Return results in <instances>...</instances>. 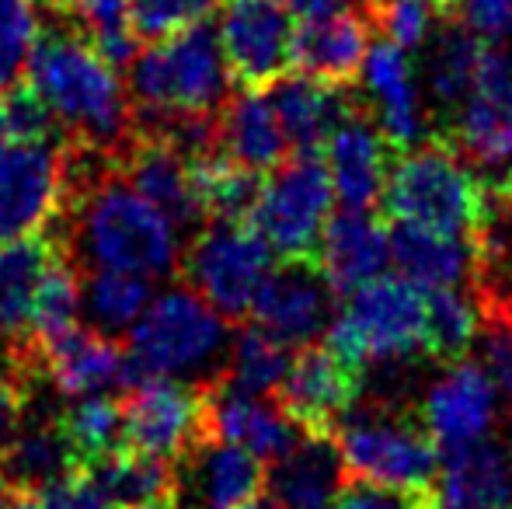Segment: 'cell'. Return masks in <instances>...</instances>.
<instances>
[{"label": "cell", "mask_w": 512, "mask_h": 509, "mask_svg": "<svg viewBox=\"0 0 512 509\" xmlns=\"http://www.w3.org/2000/svg\"><path fill=\"white\" fill-rule=\"evenodd\" d=\"M272 262L276 255H272L269 241L251 224L213 220L192 238L178 269L220 318L244 321L255 311V300L269 279Z\"/></svg>", "instance_id": "9"}, {"label": "cell", "mask_w": 512, "mask_h": 509, "mask_svg": "<svg viewBox=\"0 0 512 509\" xmlns=\"http://www.w3.org/2000/svg\"><path fill=\"white\" fill-rule=\"evenodd\" d=\"M77 464L81 461H77L70 440L63 436L60 422H42V426L21 429L18 440L11 443V450L0 461V471L14 489L35 492L39 485L67 475Z\"/></svg>", "instance_id": "37"}, {"label": "cell", "mask_w": 512, "mask_h": 509, "mask_svg": "<svg viewBox=\"0 0 512 509\" xmlns=\"http://www.w3.org/2000/svg\"><path fill=\"white\" fill-rule=\"evenodd\" d=\"M265 489L255 454L223 440H206L175 464V503L192 509H241Z\"/></svg>", "instance_id": "19"}, {"label": "cell", "mask_w": 512, "mask_h": 509, "mask_svg": "<svg viewBox=\"0 0 512 509\" xmlns=\"http://www.w3.org/2000/svg\"><path fill=\"white\" fill-rule=\"evenodd\" d=\"M230 70L213 25L192 21L150 42L129 63L136 133H157L175 116H206L227 102Z\"/></svg>", "instance_id": "3"}, {"label": "cell", "mask_w": 512, "mask_h": 509, "mask_svg": "<svg viewBox=\"0 0 512 509\" xmlns=\"http://www.w3.org/2000/svg\"><path fill=\"white\" fill-rule=\"evenodd\" d=\"M154 300L147 276L119 269H88L81 276V314L102 335L129 332Z\"/></svg>", "instance_id": "34"}, {"label": "cell", "mask_w": 512, "mask_h": 509, "mask_svg": "<svg viewBox=\"0 0 512 509\" xmlns=\"http://www.w3.org/2000/svg\"><path fill=\"white\" fill-rule=\"evenodd\" d=\"M485 49L488 42L460 18H443L429 56V88L446 112H460V105L467 102L474 81H478Z\"/></svg>", "instance_id": "33"}, {"label": "cell", "mask_w": 512, "mask_h": 509, "mask_svg": "<svg viewBox=\"0 0 512 509\" xmlns=\"http://www.w3.org/2000/svg\"><path fill=\"white\" fill-rule=\"evenodd\" d=\"M39 356V370L60 387L67 398L84 394H108V391H133L143 384V374L129 349H119L112 335H102L95 328L77 325L74 332L56 335V339L32 346Z\"/></svg>", "instance_id": "15"}, {"label": "cell", "mask_w": 512, "mask_h": 509, "mask_svg": "<svg viewBox=\"0 0 512 509\" xmlns=\"http://www.w3.org/2000/svg\"><path fill=\"white\" fill-rule=\"evenodd\" d=\"M91 475V482L102 489V496L112 506H147L157 499H175V464L161 457L140 454V450L115 447L95 461L81 464Z\"/></svg>", "instance_id": "32"}, {"label": "cell", "mask_w": 512, "mask_h": 509, "mask_svg": "<svg viewBox=\"0 0 512 509\" xmlns=\"http://www.w3.org/2000/svg\"><path fill=\"white\" fill-rule=\"evenodd\" d=\"M63 203L74 213V252L88 269H119L136 276H171L182 265L178 227L119 171L77 182L67 175ZM74 262V265H77Z\"/></svg>", "instance_id": "1"}, {"label": "cell", "mask_w": 512, "mask_h": 509, "mask_svg": "<svg viewBox=\"0 0 512 509\" xmlns=\"http://www.w3.org/2000/svg\"><path fill=\"white\" fill-rule=\"evenodd\" d=\"M269 102L276 109L283 133L293 150H314L321 154L338 126L359 109V98L349 91V84H328L310 74L290 70L279 77L269 91Z\"/></svg>", "instance_id": "24"}, {"label": "cell", "mask_w": 512, "mask_h": 509, "mask_svg": "<svg viewBox=\"0 0 512 509\" xmlns=\"http://www.w3.org/2000/svg\"><path fill=\"white\" fill-rule=\"evenodd\" d=\"M495 398L499 391L478 363H453L450 374L432 384L422 422L439 447V457H450L485 440L495 422Z\"/></svg>", "instance_id": "18"}, {"label": "cell", "mask_w": 512, "mask_h": 509, "mask_svg": "<svg viewBox=\"0 0 512 509\" xmlns=\"http://www.w3.org/2000/svg\"><path fill=\"white\" fill-rule=\"evenodd\" d=\"M432 7L439 11V18H457L460 0H432Z\"/></svg>", "instance_id": "51"}, {"label": "cell", "mask_w": 512, "mask_h": 509, "mask_svg": "<svg viewBox=\"0 0 512 509\" xmlns=\"http://www.w3.org/2000/svg\"><path fill=\"white\" fill-rule=\"evenodd\" d=\"M206 440V384L147 377L122 398V447L178 464Z\"/></svg>", "instance_id": "10"}, {"label": "cell", "mask_w": 512, "mask_h": 509, "mask_svg": "<svg viewBox=\"0 0 512 509\" xmlns=\"http://www.w3.org/2000/svg\"><path fill=\"white\" fill-rule=\"evenodd\" d=\"M241 509H286L283 503H276V499H262V496H255L251 503H244Z\"/></svg>", "instance_id": "52"}, {"label": "cell", "mask_w": 512, "mask_h": 509, "mask_svg": "<svg viewBox=\"0 0 512 509\" xmlns=\"http://www.w3.org/2000/svg\"><path fill=\"white\" fill-rule=\"evenodd\" d=\"M115 164L129 178V185L178 227V234L192 231V227H199L206 220L189 175V161L164 136H147L133 129V140L115 157Z\"/></svg>", "instance_id": "20"}, {"label": "cell", "mask_w": 512, "mask_h": 509, "mask_svg": "<svg viewBox=\"0 0 512 509\" xmlns=\"http://www.w3.org/2000/svg\"><path fill=\"white\" fill-rule=\"evenodd\" d=\"M63 255H67L63 241H53L46 234H28L0 245V332L11 342L28 339L35 293Z\"/></svg>", "instance_id": "28"}, {"label": "cell", "mask_w": 512, "mask_h": 509, "mask_svg": "<svg viewBox=\"0 0 512 509\" xmlns=\"http://www.w3.org/2000/svg\"><path fill=\"white\" fill-rule=\"evenodd\" d=\"M67 189V154L53 143H7L0 150V245L42 234Z\"/></svg>", "instance_id": "12"}, {"label": "cell", "mask_w": 512, "mask_h": 509, "mask_svg": "<svg viewBox=\"0 0 512 509\" xmlns=\"http://www.w3.org/2000/svg\"><path fill=\"white\" fill-rule=\"evenodd\" d=\"M370 32V18L349 7L300 18L293 35V70L328 84H352L370 56Z\"/></svg>", "instance_id": "23"}, {"label": "cell", "mask_w": 512, "mask_h": 509, "mask_svg": "<svg viewBox=\"0 0 512 509\" xmlns=\"http://www.w3.org/2000/svg\"><path fill=\"white\" fill-rule=\"evenodd\" d=\"M129 509H182L175 499H157V503H147V506H129Z\"/></svg>", "instance_id": "53"}, {"label": "cell", "mask_w": 512, "mask_h": 509, "mask_svg": "<svg viewBox=\"0 0 512 509\" xmlns=\"http://www.w3.org/2000/svg\"><path fill=\"white\" fill-rule=\"evenodd\" d=\"M363 14L370 18L373 32L380 39L394 42L401 49L422 46L432 32V18H439L432 0H366Z\"/></svg>", "instance_id": "42"}, {"label": "cell", "mask_w": 512, "mask_h": 509, "mask_svg": "<svg viewBox=\"0 0 512 509\" xmlns=\"http://www.w3.org/2000/svg\"><path fill=\"white\" fill-rule=\"evenodd\" d=\"M317 269L331 283L338 297H349L359 286L384 276L391 262V238L387 224L370 210H342L328 217L317 245Z\"/></svg>", "instance_id": "22"}, {"label": "cell", "mask_w": 512, "mask_h": 509, "mask_svg": "<svg viewBox=\"0 0 512 509\" xmlns=\"http://www.w3.org/2000/svg\"><path fill=\"white\" fill-rule=\"evenodd\" d=\"M7 509H39V503H35V496L32 492H14L11 496V503H7Z\"/></svg>", "instance_id": "50"}, {"label": "cell", "mask_w": 512, "mask_h": 509, "mask_svg": "<svg viewBox=\"0 0 512 509\" xmlns=\"http://www.w3.org/2000/svg\"><path fill=\"white\" fill-rule=\"evenodd\" d=\"M345 471L363 482H377L401 492H429L436 485L439 447L415 415H398L391 408H366L345 415L335 433Z\"/></svg>", "instance_id": "6"}, {"label": "cell", "mask_w": 512, "mask_h": 509, "mask_svg": "<svg viewBox=\"0 0 512 509\" xmlns=\"http://www.w3.org/2000/svg\"><path fill=\"white\" fill-rule=\"evenodd\" d=\"M345 478L349 471L335 436L307 433L290 454L272 461L265 485L286 509H328L342 492Z\"/></svg>", "instance_id": "27"}, {"label": "cell", "mask_w": 512, "mask_h": 509, "mask_svg": "<svg viewBox=\"0 0 512 509\" xmlns=\"http://www.w3.org/2000/svg\"><path fill=\"white\" fill-rule=\"evenodd\" d=\"M380 210L387 220H408L429 231L478 241L485 220V182L467 168L450 136H432L422 147L394 157Z\"/></svg>", "instance_id": "4"}, {"label": "cell", "mask_w": 512, "mask_h": 509, "mask_svg": "<svg viewBox=\"0 0 512 509\" xmlns=\"http://www.w3.org/2000/svg\"><path fill=\"white\" fill-rule=\"evenodd\" d=\"M35 0H0V88H11L28 70L39 42Z\"/></svg>", "instance_id": "41"}, {"label": "cell", "mask_w": 512, "mask_h": 509, "mask_svg": "<svg viewBox=\"0 0 512 509\" xmlns=\"http://www.w3.org/2000/svg\"><path fill=\"white\" fill-rule=\"evenodd\" d=\"M335 189L328 164L314 150H293L265 178L251 227L269 241L279 262H314L324 224L331 217Z\"/></svg>", "instance_id": "8"}, {"label": "cell", "mask_w": 512, "mask_h": 509, "mask_svg": "<svg viewBox=\"0 0 512 509\" xmlns=\"http://www.w3.org/2000/svg\"><path fill=\"white\" fill-rule=\"evenodd\" d=\"M227 318L213 311L196 290H168L129 328V356L147 377L203 374L227 346Z\"/></svg>", "instance_id": "7"}, {"label": "cell", "mask_w": 512, "mask_h": 509, "mask_svg": "<svg viewBox=\"0 0 512 509\" xmlns=\"http://www.w3.org/2000/svg\"><path fill=\"white\" fill-rule=\"evenodd\" d=\"M335 297L331 283L317 262H283L269 272L262 293L255 300V325L286 342L290 349L314 346L317 335L328 332L335 321Z\"/></svg>", "instance_id": "14"}, {"label": "cell", "mask_w": 512, "mask_h": 509, "mask_svg": "<svg viewBox=\"0 0 512 509\" xmlns=\"http://www.w3.org/2000/svg\"><path fill=\"white\" fill-rule=\"evenodd\" d=\"M391 238V265L401 279L436 290V286H460L478 276V248L467 238L439 234L408 220H387Z\"/></svg>", "instance_id": "26"}, {"label": "cell", "mask_w": 512, "mask_h": 509, "mask_svg": "<svg viewBox=\"0 0 512 509\" xmlns=\"http://www.w3.org/2000/svg\"><path fill=\"white\" fill-rule=\"evenodd\" d=\"M77 325H81V269L74 265V258L63 255L35 293L32 332L25 342L42 346L56 335L74 332Z\"/></svg>", "instance_id": "38"}, {"label": "cell", "mask_w": 512, "mask_h": 509, "mask_svg": "<svg viewBox=\"0 0 512 509\" xmlns=\"http://www.w3.org/2000/svg\"><path fill=\"white\" fill-rule=\"evenodd\" d=\"M189 161V175L196 185L199 206L209 220L220 224H251L258 199L265 189L262 171H251L244 164L230 161L223 150H206V154L185 157Z\"/></svg>", "instance_id": "31"}, {"label": "cell", "mask_w": 512, "mask_h": 509, "mask_svg": "<svg viewBox=\"0 0 512 509\" xmlns=\"http://www.w3.org/2000/svg\"><path fill=\"white\" fill-rule=\"evenodd\" d=\"M450 140L464 157L488 168L512 164V53L506 49H485L478 81L460 105Z\"/></svg>", "instance_id": "16"}, {"label": "cell", "mask_w": 512, "mask_h": 509, "mask_svg": "<svg viewBox=\"0 0 512 509\" xmlns=\"http://www.w3.org/2000/svg\"><path fill=\"white\" fill-rule=\"evenodd\" d=\"M425 342V290L401 276H380L349 293V304L324 332V346L366 370L370 363L408 360Z\"/></svg>", "instance_id": "5"}, {"label": "cell", "mask_w": 512, "mask_h": 509, "mask_svg": "<svg viewBox=\"0 0 512 509\" xmlns=\"http://www.w3.org/2000/svg\"><path fill=\"white\" fill-rule=\"evenodd\" d=\"M32 496L39 509H112V503L102 496V489L91 482V475L81 464L70 468L67 475L53 478V482L39 485Z\"/></svg>", "instance_id": "45"}, {"label": "cell", "mask_w": 512, "mask_h": 509, "mask_svg": "<svg viewBox=\"0 0 512 509\" xmlns=\"http://www.w3.org/2000/svg\"><path fill=\"white\" fill-rule=\"evenodd\" d=\"M0 123L11 143H53L49 136L56 133V112L42 98V91L32 81L11 84L7 98L0 102Z\"/></svg>", "instance_id": "43"}, {"label": "cell", "mask_w": 512, "mask_h": 509, "mask_svg": "<svg viewBox=\"0 0 512 509\" xmlns=\"http://www.w3.org/2000/svg\"><path fill=\"white\" fill-rule=\"evenodd\" d=\"M439 489L422 492L418 509H512V457L506 447L481 440L443 457Z\"/></svg>", "instance_id": "25"}, {"label": "cell", "mask_w": 512, "mask_h": 509, "mask_svg": "<svg viewBox=\"0 0 512 509\" xmlns=\"http://www.w3.org/2000/svg\"><path fill=\"white\" fill-rule=\"evenodd\" d=\"M56 422L81 464L122 447V401H112L105 394H84L74 405L63 408Z\"/></svg>", "instance_id": "39"}, {"label": "cell", "mask_w": 512, "mask_h": 509, "mask_svg": "<svg viewBox=\"0 0 512 509\" xmlns=\"http://www.w3.org/2000/svg\"><path fill=\"white\" fill-rule=\"evenodd\" d=\"M324 164H328L331 189L345 210H373L384 199V185L398 150L384 136V129L359 105L342 126L324 143Z\"/></svg>", "instance_id": "17"}, {"label": "cell", "mask_w": 512, "mask_h": 509, "mask_svg": "<svg viewBox=\"0 0 512 509\" xmlns=\"http://www.w3.org/2000/svg\"><path fill=\"white\" fill-rule=\"evenodd\" d=\"M28 381L32 377L21 374L14 360L0 363V461L25 429V405H28Z\"/></svg>", "instance_id": "46"}, {"label": "cell", "mask_w": 512, "mask_h": 509, "mask_svg": "<svg viewBox=\"0 0 512 509\" xmlns=\"http://www.w3.org/2000/svg\"><path fill=\"white\" fill-rule=\"evenodd\" d=\"M28 81L53 105L56 119L81 147L119 157L133 140V109L115 67L70 25L39 32Z\"/></svg>", "instance_id": "2"}, {"label": "cell", "mask_w": 512, "mask_h": 509, "mask_svg": "<svg viewBox=\"0 0 512 509\" xmlns=\"http://www.w3.org/2000/svg\"><path fill=\"white\" fill-rule=\"evenodd\" d=\"M216 35L241 91H265L293 70L297 21L283 0H223Z\"/></svg>", "instance_id": "11"}, {"label": "cell", "mask_w": 512, "mask_h": 509, "mask_svg": "<svg viewBox=\"0 0 512 509\" xmlns=\"http://www.w3.org/2000/svg\"><path fill=\"white\" fill-rule=\"evenodd\" d=\"M474 353H478L474 363L512 405V300L499 293H481V325L474 335Z\"/></svg>", "instance_id": "40"}, {"label": "cell", "mask_w": 512, "mask_h": 509, "mask_svg": "<svg viewBox=\"0 0 512 509\" xmlns=\"http://www.w3.org/2000/svg\"><path fill=\"white\" fill-rule=\"evenodd\" d=\"M481 325V304L460 293V286L425 290V342L422 356L436 363H464L474 349V335Z\"/></svg>", "instance_id": "35"}, {"label": "cell", "mask_w": 512, "mask_h": 509, "mask_svg": "<svg viewBox=\"0 0 512 509\" xmlns=\"http://www.w3.org/2000/svg\"><path fill=\"white\" fill-rule=\"evenodd\" d=\"M223 0H133V28L140 39H164L178 28L220 11Z\"/></svg>", "instance_id": "44"}, {"label": "cell", "mask_w": 512, "mask_h": 509, "mask_svg": "<svg viewBox=\"0 0 512 509\" xmlns=\"http://www.w3.org/2000/svg\"><path fill=\"white\" fill-rule=\"evenodd\" d=\"M206 422L213 440L244 447L258 461H279L307 436L279 401L230 391L220 381L206 384Z\"/></svg>", "instance_id": "21"}, {"label": "cell", "mask_w": 512, "mask_h": 509, "mask_svg": "<svg viewBox=\"0 0 512 509\" xmlns=\"http://www.w3.org/2000/svg\"><path fill=\"white\" fill-rule=\"evenodd\" d=\"M363 377L366 370L352 367L349 360L331 353L324 342L304 346L293 356L290 374L276 391V401L304 433L335 436L363 391Z\"/></svg>", "instance_id": "13"}, {"label": "cell", "mask_w": 512, "mask_h": 509, "mask_svg": "<svg viewBox=\"0 0 512 509\" xmlns=\"http://www.w3.org/2000/svg\"><path fill=\"white\" fill-rule=\"evenodd\" d=\"M290 346L269 335L262 325L241 328V335L230 346V356L223 360V374L216 377L227 384L230 391L255 394V398H269L283 387L286 374H290Z\"/></svg>", "instance_id": "36"}, {"label": "cell", "mask_w": 512, "mask_h": 509, "mask_svg": "<svg viewBox=\"0 0 512 509\" xmlns=\"http://www.w3.org/2000/svg\"><path fill=\"white\" fill-rule=\"evenodd\" d=\"M457 18L478 32L488 46L512 39V0H460Z\"/></svg>", "instance_id": "48"}, {"label": "cell", "mask_w": 512, "mask_h": 509, "mask_svg": "<svg viewBox=\"0 0 512 509\" xmlns=\"http://www.w3.org/2000/svg\"><path fill=\"white\" fill-rule=\"evenodd\" d=\"M46 4H49V0H46Z\"/></svg>", "instance_id": "54"}, {"label": "cell", "mask_w": 512, "mask_h": 509, "mask_svg": "<svg viewBox=\"0 0 512 509\" xmlns=\"http://www.w3.org/2000/svg\"><path fill=\"white\" fill-rule=\"evenodd\" d=\"M366 91L373 98V112L384 136L398 154H405L418 143L422 133V119H418V95L415 81H411V63L408 49L394 46L387 39H377L366 56Z\"/></svg>", "instance_id": "29"}, {"label": "cell", "mask_w": 512, "mask_h": 509, "mask_svg": "<svg viewBox=\"0 0 512 509\" xmlns=\"http://www.w3.org/2000/svg\"><path fill=\"white\" fill-rule=\"evenodd\" d=\"M418 499H422V492H401L377 482L352 478V482L342 485V492H338L328 509H418Z\"/></svg>", "instance_id": "47"}, {"label": "cell", "mask_w": 512, "mask_h": 509, "mask_svg": "<svg viewBox=\"0 0 512 509\" xmlns=\"http://www.w3.org/2000/svg\"><path fill=\"white\" fill-rule=\"evenodd\" d=\"M220 150L251 171H276L293 154L272 102L262 91H237L220 109Z\"/></svg>", "instance_id": "30"}, {"label": "cell", "mask_w": 512, "mask_h": 509, "mask_svg": "<svg viewBox=\"0 0 512 509\" xmlns=\"http://www.w3.org/2000/svg\"><path fill=\"white\" fill-rule=\"evenodd\" d=\"M283 4L290 7L293 14H300V18H314V14L338 11V7H342V0H283Z\"/></svg>", "instance_id": "49"}]
</instances>
